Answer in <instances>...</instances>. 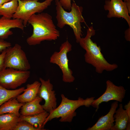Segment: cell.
<instances>
[{
	"instance_id": "obj_14",
	"label": "cell",
	"mask_w": 130,
	"mask_h": 130,
	"mask_svg": "<svg viewBox=\"0 0 130 130\" xmlns=\"http://www.w3.org/2000/svg\"><path fill=\"white\" fill-rule=\"evenodd\" d=\"M42 100V99L38 95L33 100L24 103L20 108V115L25 116H32L45 111L40 104Z\"/></svg>"
},
{
	"instance_id": "obj_10",
	"label": "cell",
	"mask_w": 130,
	"mask_h": 130,
	"mask_svg": "<svg viewBox=\"0 0 130 130\" xmlns=\"http://www.w3.org/2000/svg\"><path fill=\"white\" fill-rule=\"evenodd\" d=\"M39 80L41 85L38 95L45 100V103L42 106L44 110L49 113L57 107L55 91L50 79L45 80L40 78Z\"/></svg>"
},
{
	"instance_id": "obj_24",
	"label": "cell",
	"mask_w": 130,
	"mask_h": 130,
	"mask_svg": "<svg viewBox=\"0 0 130 130\" xmlns=\"http://www.w3.org/2000/svg\"><path fill=\"white\" fill-rule=\"evenodd\" d=\"M11 44L9 42L0 39V52H1L4 50L11 46Z\"/></svg>"
},
{
	"instance_id": "obj_21",
	"label": "cell",
	"mask_w": 130,
	"mask_h": 130,
	"mask_svg": "<svg viewBox=\"0 0 130 130\" xmlns=\"http://www.w3.org/2000/svg\"><path fill=\"white\" fill-rule=\"evenodd\" d=\"M25 88L21 87L13 90L7 89L0 85V106L9 100L14 98L23 92Z\"/></svg>"
},
{
	"instance_id": "obj_26",
	"label": "cell",
	"mask_w": 130,
	"mask_h": 130,
	"mask_svg": "<svg viewBox=\"0 0 130 130\" xmlns=\"http://www.w3.org/2000/svg\"><path fill=\"white\" fill-rule=\"evenodd\" d=\"M125 38L128 41H130V27L126 30L125 32Z\"/></svg>"
},
{
	"instance_id": "obj_3",
	"label": "cell",
	"mask_w": 130,
	"mask_h": 130,
	"mask_svg": "<svg viewBox=\"0 0 130 130\" xmlns=\"http://www.w3.org/2000/svg\"><path fill=\"white\" fill-rule=\"evenodd\" d=\"M57 25L60 28L69 25L73 30L76 42L79 43L83 35L81 23L85 22L82 15L83 8L77 5L74 1L72 4L69 12L65 10L60 4L59 0H55Z\"/></svg>"
},
{
	"instance_id": "obj_6",
	"label": "cell",
	"mask_w": 130,
	"mask_h": 130,
	"mask_svg": "<svg viewBox=\"0 0 130 130\" xmlns=\"http://www.w3.org/2000/svg\"><path fill=\"white\" fill-rule=\"evenodd\" d=\"M72 49V45L67 40L61 44L58 52H55L51 56L50 62L58 66L62 73V80L65 83L73 82L75 79L73 72L69 68L67 53Z\"/></svg>"
},
{
	"instance_id": "obj_15",
	"label": "cell",
	"mask_w": 130,
	"mask_h": 130,
	"mask_svg": "<svg viewBox=\"0 0 130 130\" xmlns=\"http://www.w3.org/2000/svg\"><path fill=\"white\" fill-rule=\"evenodd\" d=\"M40 85V82L37 81L27 84L23 93L16 97L17 99L20 103L24 104L33 100L38 96Z\"/></svg>"
},
{
	"instance_id": "obj_20",
	"label": "cell",
	"mask_w": 130,
	"mask_h": 130,
	"mask_svg": "<svg viewBox=\"0 0 130 130\" xmlns=\"http://www.w3.org/2000/svg\"><path fill=\"white\" fill-rule=\"evenodd\" d=\"M18 6V0H11L5 3L0 7V16L11 19L16 12Z\"/></svg>"
},
{
	"instance_id": "obj_23",
	"label": "cell",
	"mask_w": 130,
	"mask_h": 130,
	"mask_svg": "<svg viewBox=\"0 0 130 130\" xmlns=\"http://www.w3.org/2000/svg\"><path fill=\"white\" fill-rule=\"evenodd\" d=\"M71 0H59V3L65 10L70 11L71 9Z\"/></svg>"
},
{
	"instance_id": "obj_27",
	"label": "cell",
	"mask_w": 130,
	"mask_h": 130,
	"mask_svg": "<svg viewBox=\"0 0 130 130\" xmlns=\"http://www.w3.org/2000/svg\"><path fill=\"white\" fill-rule=\"evenodd\" d=\"M124 108L129 116L130 117V101L124 106Z\"/></svg>"
},
{
	"instance_id": "obj_11",
	"label": "cell",
	"mask_w": 130,
	"mask_h": 130,
	"mask_svg": "<svg viewBox=\"0 0 130 130\" xmlns=\"http://www.w3.org/2000/svg\"><path fill=\"white\" fill-rule=\"evenodd\" d=\"M104 8L105 10L108 11V18H123L130 27V13L125 2L123 0H106Z\"/></svg>"
},
{
	"instance_id": "obj_9",
	"label": "cell",
	"mask_w": 130,
	"mask_h": 130,
	"mask_svg": "<svg viewBox=\"0 0 130 130\" xmlns=\"http://www.w3.org/2000/svg\"><path fill=\"white\" fill-rule=\"evenodd\" d=\"M106 84L105 92L99 98L94 99L92 104L91 106L96 108V111L101 103L112 100L121 103L125 96L126 90L123 86H117L109 80L106 81Z\"/></svg>"
},
{
	"instance_id": "obj_28",
	"label": "cell",
	"mask_w": 130,
	"mask_h": 130,
	"mask_svg": "<svg viewBox=\"0 0 130 130\" xmlns=\"http://www.w3.org/2000/svg\"><path fill=\"white\" fill-rule=\"evenodd\" d=\"M126 3L129 12L130 13V0H126L124 1Z\"/></svg>"
},
{
	"instance_id": "obj_7",
	"label": "cell",
	"mask_w": 130,
	"mask_h": 130,
	"mask_svg": "<svg viewBox=\"0 0 130 130\" xmlns=\"http://www.w3.org/2000/svg\"><path fill=\"white\" fill-rule=\"evenodd\" d=\"M30 65L25 52L19 44L6 49L4 60V69L10 68L24 71L30 69Z\"/></svg>"
},
{
	"instance_id": "obj_17",
	"label": "cell",
	"mask_w": 130,
	"mask_h": 130,
	"mask_svg": "<svg viewBox=\"0 0 130 130\" xmlns=\"http://www.w3.org/2000/svg\"><path fill=\"white\" fill-rule=\"evenodd\" d=\"M20 121V116L14 114H0V130H13Z\"/></svg>"
},
{
	"instance_id": "obj_8",
	"label": "cell",
	"mask_w": 130,
	"mask_h": 130,
	"mask_svg": "<svg viewBox=\"0 0 130 130\" xmlns=\"http://www.w3.org/2000/svg\"><path fill=\"white\" fill-rule=\"evenodd\" d=\"M30 72L7 68L0 71V85L8 89H15L25 83Z\"/></svg>"
},
{
	"instance_id": "obj_13",
	"label": "cell",
	"mask_w": 130,
	"mask_h": 130,
	"mask_svg": "<svg viewBox=\"0 0 130 130\" xmlns=\"http://www.w3.org/2000/svg\"><path fill=\"white\" fill-rule=\"evenodd\" d=\"M25 27L23 21L20 19H9L2 16L0 18V39H6L12 35L11 28H17L23 30Z\"/></svg>"
},
{
	"instance_id": "obj_22",
	"label": "cell",
	"mask_w": 130,
	"mask_h": 130,
	"mask_svg": "<svg viewBox=\"0 0 130 130\" xmlns=\"http://www.w3.org/2000/svg\"><path fill=\"white\" fill-rule=\"evenodd\" d=\"M13 130H39L28 122L24 120L19 121Z\"/></svg>"
},
{
	"instance_id": "obj_25",
	"label": "cell",
	"mask_w": 130,
	"mask_h": 130,
	"mask_svg": "<svg viewBox=\"0 0 130 130\" xmlns=\"http://www.w3.org/2000/svg\"><path fill=\"white\" fill-rule=\"evenodd\" d=\"M6 49L3 51L0 54V71L4 69L5 58Z\"/></svg>"
},
{
	"instance_id": "obj_18",
	"label": "cell",
	"mask_w": 130,
	"mask_h": 130,
	"mask_svg": "<svg viewBox=\"0 0 130 130\" xmlns=\"http://www.w3.org/2000/svg\"><path fill=\"white\" fill-rule=\"evenodd\" d=\"M49 113L45 111L37 115L30 116H20V121H26L39 130H45L43 125Z\"/></svg>"
},
{
	"instance_id": "obj_12",
	"label": "cell",
	"mask_w": 130,
	"mask_h": 130,
	"mask_svg": "<svg viewBox=\"0 0 130 130\" xmlns=\"http://www.w3.org/2000/svg\"><path fill=\"white\" fill-rule=\"evenodd\" d=\"M118 106V102L116 101L112 103L109 112L106 115L102 116L96 123L87 130H112L114 125V115Z\"/></svg>"
},
{
	"instance_id": "obj_16",
	"label": "cell",
	"mask_w": 130,
	"mask_h": 130,
	"mask_svg": "<svg viewBox=\"0 0 130 130\" xmlns=\"http://www.w3.org/2000/svg\"><path fill=\"white\" fill-rule=\"evenodd\" d=\"M119 106L114 115L115 123L112 130H125L127 124L130 120V117L126 110L123 109L122 104H120Z\"/></svg>"
},
{
	"instance_id": "obj_19",
	"label": "cell",
	"mask_w": 130,
	"mask_h": 130,
	"mask_svg": "<svg viewBox=\"0 0 130 130\" xmlns=\"http://www.w3.org/2000/svg\"><path fill=\"white\" fill-rule=\"evenodd\" d=\"M24 104L19 102L16 98H11L0 106V114L9 113L20 116L19 110Z\"/></svg>"
},
{
	"instance_id": "obj_5",
	"label": "cell",
	"mask_w": 130,
	"mask_h": 130,
	"mask_svg": "<svg viewBox=\"0 0 130 130\" xmlns=\"http://www.w3.org/2000/svg\"><path fill=\"white\" fill-rule=\"evenodd\" d=\"M53 0H45L40 2L39 0H18V6L13 19H20L25 27L30 18L36 13L42 12L50 6Z\"/></svg>"
},
{
	"instance_id": "obj_1",
	"label": "cell",
	"mask_w": 130,
	"mask_h": 130,
	"mask_svg": "<svg viewBox=\"0 0 130 130\" xmlns=\"http://www.w3.org/2000/svg\"><path fill=\"white\" fill-rule=\"evenodd\" d=\"M28 23L32 26V34L26 40L27 44L34 46L45 40H56L60 36L52 16L47 13L34 14L29 18Z\"/></svg>"
},
{
	"instance_id": "obj_30",
	"label": "cell",
	"mask_w": 130,
	"mask_h": 130,
	"mask_svg": "<svg viewBox=\"0 0 130 130\" xmlns=\"http://www.w3.org/2000/svg\"><path fill=\"white\" fill-rule=\"evenodd\" d=\"M124 0V1H125L126 0Z\"/></svg>"
},
{
	"instance_id": "obj_2",
	"label": "cell",
	"mask_w": 130,
	"mask_h": 130,
	"mask_svg": "<svg viewBox=\"0 0 130 130\" xmlns=\"http://www.w3.org/2000/svg\"><path fill=\"white\" fill-rule=\"evenodd\" d=\"M95 33L93 26H90L87 30L85 37L81 38L79 42L81 46L86 51L84 55L85 61L94 67L98 73H102L104 71H113L117 68L118 65L115 63L108 62L101 52L100 47L91 40V37Z\"/></svg>"
},
{
	"instance_id": "obj_4",
	"label": "cell",
	"mask_w": 130,
	"mask_h": 130,
	"mask_svg": "<svg viewBox=\"0 0 130 130\" xmlns=\"http://www.w3.org/2000/svg\"><path fill=\"white\" fill-rule=\"evenodd\" d=\"M61 97L62 100L60 104L49 113L43 124V127L48 122L55 118H60L59 121L61 122H71L76 115V110L82 106L89 107L91 106L95 98L92 97L84 99L79 97L77 100H72L62 94Z\"/></svg>"
},
{
	"instance_id": "obj_29",
	"label": "cell",
	"mask_w": 130,
	"mask_h": 130,
	"mask_svg": "<svg viewBox=\"0 0 130 130\" xmlns=\"http://www.w3.org/2000/svg\"><path fill=\"white\" fill-rule=\"evenodd\" d=\"M11 0H0V7L5 3Z\"/></svg>"
}]
</instances>
